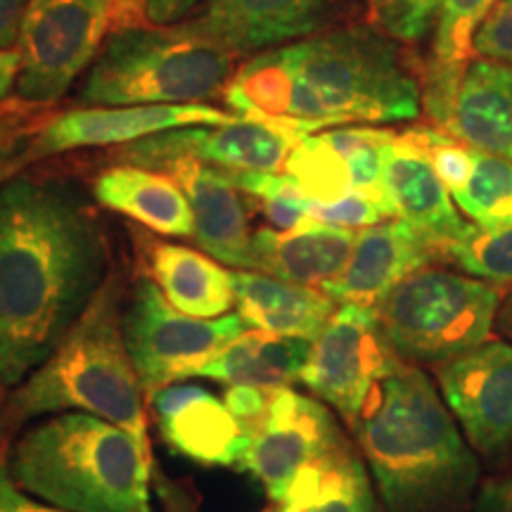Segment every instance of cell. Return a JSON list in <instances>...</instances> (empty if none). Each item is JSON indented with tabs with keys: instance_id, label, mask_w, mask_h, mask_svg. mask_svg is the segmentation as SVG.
I'll return each mask as SVG.
<instances>
[{
	"instance_id": "obj_1",
	"label": "cell",
	"mask_w": 512,
	"mask_h": 512,
	"mask_svg": "<svg viewBox=\"0 0 512 512\" xmlns=\"http://www.w3.org/2000/svg\"><path fill=\"white\" fill-rule=\"evenodd\" d=\"M98 211L67 178L0 185V389H15L60 347L112 275Z\"/></svg>"
},
{
	"instance_id": "obj_2",
	"label": "cell",
	"mask_w": 512,
	"mask_h": 512,
	"mask_svg": "<svg viewBox=\"0 0 512 512\" xmlns=\"http://www.w3.org/2000/svg\"><path fill=\"white\" fill-rule=\"evenodd\" d=\"M349 430L384 512H470L482 465L425 370L375 382Z\"/></svg>"
},
{
	"instance_id": "obj_3",
	"label": "cell",
	"mask_w": 512,
	"mask_h": 512,
	"mask_svg": "<svg viewBox=\"0 0 512 512\" xmlns=\"http://www.w3.org/2000/svg\"><path fill=\"white\" fill-rule=\"evenodd\" d=\"M285 67L283 126L311 136L323 128L413 121L422 83L399 41L373 24L342 27L278 46Z\"/></svg>"
},
{
	"instance_id": "obj_4",
	"label": "cell",
	"mask_w": 512,
	"mask_h": 512,
	"mask_svg": "<svg viewBox=\"0 0 512 512\" xmlns=\"http://www.w3.org/2000/svg\"><path fill=\"white\" fill-rule=\"evenodd\" d=\"M124 304V278L112 273L48 361L10 389L5 425L60 411L91 413L126 430L150 456L145 389L124 342Z\"/></svg>"
},
{
	"instance_id": "obj_5",
	"label": "cell",
	"mask_w": 512,
	"mask_h": 512,
	"mask_svg": "<svg viewBox=\"0 0 512 512\" xmlns=\"http://www.w3.org/2000/svg\"><path fill=\"white\" fill-rule=\"evenodd\" d=\"M3 456L19 489L55 508L152 512V456L126 430L91 413L69 411L41 422Z\"/></svg>"
},
{
	"instance_id": "obj_6",
	"label": "cell",
	"mask_w": 512,
	"mask_h": 512,
	"mask_svg": "<svg viewBox=\"0 0 512 512\" xmlns=\"http://www.w3.org/2000/svg\"><path fill=\"white\" fill-rule=\"evenodd\" d=\"M235 57L188 24L117 29L102 43L79 88L88 107L190 105L223 95Z\"/></svg>"
},
{
	"instance_id": "obj_7",
	"label": "cell",
	"mask_w": 512,
	"mask_h": 512,
	"mask_svg": "<svg viewBox=\"0 0 512 512\" xmlns=\"http://www.w3.org/2000/svg\"><path fill=\"white\" fill-rule=\"evenodd\" d=\"M505 294L489 280L422 266L384 294L373 313L403 363L434 370L489 342Z\"/></svg>"
},
{
	"instance_id": "obj_8",
	"label": "cell",
	"mask_w": 512,
	"mask_h": 512,
	"mask_svg": "<svg viewBox=\"0 0 512 512\" xmlns=\"http://www.w3.org/2000/svg\"><path fill=\"white\" fill-rule=\"evenodd\" d=\"M114 29V0H27L19 22L17 98L50 105L88 72Z\"/></svg>"
},
{
	"instance_id": "obj_9",
	"label": "cell",
	"mask_w": 512,
	"mask_h": 512,
	"mask_svg": "<svg viewBox=\"0 0 512 512\" xmlns=\"http://www.w3.org/2000/svg\"><path fill=\"white\" fill-rule=\"evenodd\" d=\"M247 330L240 313L195 318L178 311L147 275L133 283L124 304V342L145 394L176 380H188L195 368L226 349Z\"/></svg>"
},
{
	"instance_id": "obj_10",
	"label": "cell",
	"mask_w": 512,
	"mask_h": 512,
	"mask_svg": "<svg viewBox=\"0 0 512 512\" xmlns=\"http://www.w3.org/2000/svg\"><path fill=\"white\" fill-rule=\"evenodd\" d=\"M403 366L406 363L384 339L373 309L342 304L311 342L299 382L351 427L373 384Z\"/></svg>"
},
{
	"instance_id": "obj_11",
	"label": "cell",
	"mask_w": 512,
	"mask_h": 512,
	"mask_svg": "<svg viewBox=\"0 0 512 512\" xmlns=\"http://www.w3.org/2000/svg\"><path fill=\"white\" fill-rule=\"evenodd\" d=\"M432 373L477 456L489 465L512 460V344L489 339Z\"/></svg>"
},
{
	"instance_id": "obj_12",
	"label": "cell",
	"mask_w": 512,
	"mask_h": 512,
	"mask_svg": "<svg viewBox=\"0 0 512 512\" xmlns=\"http://www.w3.org/2000/svg\"><path fill=\"white\" fill-rule=\"evenodd\" d=\"M304 138L294 128L268 124V121H233L221 126H185L174 131L121 145L114 157L121 164L162 171L178 159L219 166L226 171H261L278 174L292 147Z\"/></svg>"
},
{
	"instance_id": "obj_13",
	"label": "cell",
	"mask_w": 512,
	"mask_h": 512,
	"mask_svg": "<svg viewBox=\"0 0 512 512\" xmlns=\"http://www.w3.org/2000/svg\"><path fill=\"white\" fill-rule=\"evenodd\" d=\"M344 437L328 403L280 387L273 392L264 425L252 437L245 470L264 484L273 503H280L294 477Z\"/></svg>"
},
{
	"instance_id": "obj_14",
	"label": "cell",
	"mask_w": 512,
	"mask_h": 512,
	"mask_svg": "<svg viewBox=\"0 0 512 512\" xmlns=\"http://www.w3.org/2000/svg\"><path fill=\"white\" fill-rule=\"evenodd\" d=\"M240 121L233 112L190 102V105H133V107H86L64 112L38 133L31 155H60L81 147L128 145L185 126H221Z\"/></svg>"
},
{
	"instance_id": "obj_15",
	"label": "cell",
	"mask_w": 512,
	"mask_h": 512,
	"mask_svg": "<svg viewBox=\"0 0 512 512\" xmlns=\"http://www.w3.org/2000/svg\"><path fill=\"white\" fill-rule=\"evenodd\" d=\"M157 430L178 456L207 467H242L252 437L226 401L200 384H166L147 394Z\"/></svg>"
},
{
	"instance_id": "obj_16",
	"label": "cell",
	"mask_w": 512,
	"mask_h": 512,
	"mask_svg": "<svg viewBox=\"0 0 512 512\" xmlns=\"http://www.w3.org/2000/svg\"><path fill=\"white\" fill-rule=\"evenodd\" d=\"M335 0H207L190 31L233 57L264 53L316 34Z\"/></svg>"
},
{
	"instance_id": "obj_17",
	"label": "cell",
	"mask_w": 512,
	"mask_h": 512,
	"mask_svg": "<svg viewBox=\"0 0 512 512\" xmlns=\"http://www.w3.org/2000/svg\"><path fill=\"white\" fill-rule=\"evenodd\" d=\"M434 259L432 242L418 230L401 219H387L358 230L347 268L323 292L337 304L375 309L392 287Z\"/></svg>"
},
{
	"instance_id": "obj_18",
	"label": "cell",
	"mask_w": 512,
	"mask_h": 512,
	"mask_svg": "<svg viewBox=\"0 0 512 512\" xmlns=\"http://www.w3.org/2000/svg\"><path fill=\"white\" fill-rule=\"evenodd\" d=\"M188 195L195 214V240L204 254L235 268H254V233L249 230L242 190L226 169L197 159L164 166Z\"/></svg>"
},
{
	"instance_id": "obj_19",
	"label": "cell",
	"mask_w": 512,
	"mask_h": 512,
	"mask_svg": "<svg viewBox=\"0 0 512 512\" xmlns=\"http://www.w3.org/2000/svg\"><path fill=\"white\" fill-rule=\"evenodd\" d=\"M384 197L394 219L432 242L434 252L444 242L458 238L467 228V221L453 207L451 192L434 174L432 164L406 133H396L384 162Z\"/></svg>"
},
{
	"instance_id": "obj_20",
	"label": "cell",
	"mask_w": 512,
	"mask_h": 512,
	"mask_svg": "<svg viewBox=\"0 0 512 512\" xmlns=\"http://www.w3.org/2000/svg\"><path fill=\"white\" fill-rule=\"evenodd\" d=\"M140 266L178 311L195 318H221L235 304L233 273L214 256L138 233Z\"/></svg>"
},
{
	"instance_id": "obj_21",
	"label": "cell",
	"mask_w": 512,
	"mask_h": 512,
	"mask_svg": "<svg viewBox=\"0 0 512 512\" xmlns=\"http://www.w3.org/2000/svg\"><path fill=\"white\" fill-rule=\"evenodd\" d=\"M439 131L477 152L512 159V64L470 62Z\"/></svg>"
},
{
	"instance_id": "obj_22",
	"label": "cell",
	"mask_w": 512,
	"mask_h": 512,
	"mask_svg": "<svg viewBox=\"0 0 512 512\" xmlns=\"http://www.w3.org/2000/svg\"><path fill=\"white\" fill-rule=\"evenodd\" d=\"M354 242V230L316 221L290 233L261 228L254 233V271L325 290L344 273Z\"/></svg>"
},
{
	"instance_id": "obj_23",
	"label": "cell",
	"mask_w": 512,
	"mask_h": 512,
	"mask_svg": "<svg viewBox=\"0 0 512 512\" xmlns=\"http://www.w3.org/2000/svg\"><path fill=\"white\" fill-rule=\"evenodd\" d=\"M93 195L105 209L128 216L157 235H195V214L188 195L164 171L133 164L112 166L93 181Z\"/></svg>"
},
{
	"instance_id": "obj_24",
	"label": "cell",
	"mask_w": 512,
	"mask_h": 512,
	"mask_svg": "<svg viewBox=\"0 0 512 512\" xmlns=\"http://www.w3.org/2000/svg\"><path fill=\"white\" fill-rule=\"evenodd\" d=\"M233 290L235 306L247 328L273 335L313 342L337 311V302L328 292L259 271H235Z\"/></svg>"
},
{
	"instance_id": "obj_25",
	"label": "cell",
	"mask_w": 512,
	"mask_h": 512,
	"mask_svg": "<svg viewBox=\"0 0 512 512\" xmlns=\"http://www.w3.org/2000/svg\"><path fill=\"white\" fill-rule=\"evenodd\" d=\"M278 512H380L366 460L344 437L294 477Z\"/></svg>"
},
{
	"instance_id": "obj_26",
	"label": "cell",
	"mask_w": 512,
	"mask_h": 512,
	"mask_svg": "<svg viewBox=\"0 0 512 512\" xmlns=\"http://www.w3.org/2000/svg\"><path fill=\"white\" fill-rule=\"evenodd\" d=\"M496 0H441L434 17L432 55L422 81V107L427 117L439 128L451 112L453 98L470 67L472 41L484 17Z\"/></svg>"
},
{
	"instance_id": "obj_27",
	"label": "cell",
	"mask_w": 512,
	"mask_h": 512,
	"mask_svg": "<svg viewBox=\"0 0 512 512\" xmlns=\"http://www.w3.org/2000/svg\"><path fill=\"white\" fill-rule=\"evenodd\" d=\"M309 351V339L283 337L264 330H245L226 349H221L207 363L192 370L190 377H209V380L223 382L228 387L233 384L261 389L290 387L302 377Z\"/></svg>"
},
{
	"instance_id": "obj_28",
	"label": "cell",
	"mask_w": 512,
	"mask_h": 512,
	"mask_svg": "<svg viewBox=\"0 0 512 512\" xmlns=\"http://www.w3.org/2000/svg\"><path fill=\"white\" fill-rule=\"evenodd\" d=\"M453 202L472 226L498 230L512 226V159L475 150V166L467 183L453 192Z\"/></svg>"
},
{
	"instance_id": "obj_29",
	"label": "cell",
	"mask_w": 512,
	"mask_h": 512,
	"mask_svg": "<svg viewBox=\"0 0 512 512\" xmlns=\"http://www.w3.org/2000/svg\"><path fill=\"white\" fill-rule=\"evenodd\" d=\"M285 174L299 185L306 200L332 202L354 192L347 159L328 143L325 133H311L292 147Z\"/></svg>"
},
{
	"instance_id": "obj_30",
	"label": "cell",
	"mask_w": 512,
	"mask_h": 512,
	"mask_svg": "<svg viewBox=\"0 0 512 512\" xmlns=\"http://www.w3.org/2000/svg\"><path fill=\"white\" fill-rule=\"evenodd\" d=\"M437 259L453 264L472 278L512 285V226L482 230L467 223L458 238L437 247Z\"/></svg>"
},
{
	"instance_id": "obj_31",
	"label": "cell",
	"mask_w": 512,
	"mask_h": 512,
	"mask_svg": "<svg viewBox=\"0 0 512 512\" xmlns=\"http://www.w3.org/2000/svg\"><path fill=\"white\" fill-rule=\"evenodd\" d=\"M403 133L420 147L422 155L432 164L434 174L439 176V181L446 185L451 195L463 188L472 174V166H475L472 147L458 143L456 138L446 136L434 126H413Z\"/></svg>"
},
{
	"instance_id": "obj_32",
	"label": "cell",
	"mask_w": 512,
	"mask_h": 512,
	"mask_svg": "<svg viewBox=\"0 0 512 512\" xmlns=\"http://www.w3.org/2000/svg\"><path fill=\"white\" fill-rule=\"evenodd\" d=\"M441 0H368L375 29L399 43H418L432 29Z\"/></svg>"
},
{
	"instance_id": "obj_33",
	"label": "cell",
	"mask_w": 512,
	"mask_h": 512,
	"mask_svg": "<svg viewBox=\"0 0 512 512\" xmlns=\"http://www.w3.org/2000/svg\"><path fill=\"white\" fill-rule=\"evenodd\" d=\"M306 211H309V219L323 226L332 228H368L375 223H382L389 216V211L382 207L380 202L370 200V197L361 195V192H349V195L339 197L332 202H318V200H306Z\"/></svg>"
},
{
	"instance_id": "obj_34",
	"label": "cell",
	"mask_w": 512,
	"mask_h": 512,
	"mask_svg": "<svg viewBox=\"0 0 512 512\" xmlns=\"http://www.w3.org/2000/svg\"><path fill=\"white\" fill-rule=\"evenodd\" d=\"M477 60L512 64V0H496L472 41Z\"/></svg>"
},
{
	"instance_id": "obj_35",
	"label": "cell",
	"mask_w": 512,
	"mask_h": 512,
	"mask_svg": "<svg viewBox=\"0 0 512 512\" xmlns=\"http://www.w3.org/2000/svg\"><path fill=\"white\" fill-rule=\"evenodd\" d=\"M275 389H261V387H247V384H233L223 394L228 411L238 418V422L245 427L249 437H254L259 432V427L264 425L268 406H271Z\"/></svg>"
},
{
	"instance_id": "obj_36",
	"label": "cell",
	"mask_w": 512,
	"mask_h": 512,
	"mask_svg": "<svg viewBox=\"0 0 512 512\" xmlns=\"http://www.w3.org/2000/svg\"><path fill=\"white\" fill-rule=\"evenodd\" d=\"M470 512H512V472L484 477Z\"/></svg>"
},
{
	"instance_id": "obj_37",
	"label": "cell",
	"mask_w": 512,
	"mask_h": 512,
	"mask_svg": "<svg viewBox=\"0 0 512 512\" xmlns=\"http://www.w3.org/2000/svg\"><path fill=\"white\" fill-rule=\"evenodd\" d=\"M0 512H69L55 505L38 503L34 498L24 496L15 479H12L5 460H0Z\"/></svg>"
},
{
	"instance_id": "obj_38",
	"label": "cell",
	"mask_w": 512,
	"mask_h": 512,
	"mask_svg": "<svg viewBox=\"0 0 512 512\" xmlns=\"http://www.w3.org/2000/svg\"><path fill=\"white\" fill-rule=\"evenodd\" d=\"M202 0H145V24L152 27H174L185 22V17Z\"/></svg>"
},
{
	"instance_id": "obj_39",
	"label": "cell",
	"mask_w": 512,
	"mask_h": 512,
	"mask_svg": "<svg viewBox=\"0 0 512 512\" xmlns=\"http://www.w3.org/2000/svg\"><path fill=\"white\" fill-rule=\"evenodd\" d=\"M24 5L27 0H0V48H17Z\"/></svg>"
},
{
	"instance_id": "obj_40",
	"label": "cell",
	"mask_w": 512,
	"mask_h": 512,
	"mask_svg": "<svg viewBox=\"0 0 512 512\" xmlns=\"http://www.w3.org/2000/svg\"><path fill=\"white\" fill-rule=\"evenodd\" d=\"M145 24V0H114V29Z\"/></svg>"
},
{
	"instance_id": "obj_41",
	"label": "cell",
	"mask_w": 512,
	"mask_h": 512,
	"mask_svg": "<svg viewBox=\"0 0 512 512\" xmlns=\"http://www.w3.org/2000/svg\"><path fill=\"white\" fill-rule=\"evenodd\" d=\"M19 50L17 48H0V100H5L15 88L19 76Z\"/></svg>"
},
{
	"instance_id": "obj_42",
	"label": "cell",
	"mask_w": 512,
	"mask_h": 512,
	"mask_svg": "<svg viewBox=\"0 0 512 512\" xmlns=\"http://www.w3.org/2000/svg\"><path fill=\"white\" fill-rule=\"evenodd\" d=\"M496 330L501 332V335H503L505 339H510V344H512V292L505 294L501 309H498Z\"/></svg>"
},
{
	"instance_id": "obj_43",
	"label": "cell",
	"mask_w": 512,
	"mask_h": 512,
	"mask_svg": "<svg viewBox=\"0 0 512 512\" xmlns=\"http://www.w3.org/2000/svg\"><path fill=\"white\" fill-rule=\"evenodd\" d=\"M12 128L10 121L0 119V166H5L12 159V147H15V138H12Z\"/></svg>"
},
{
	"instance_id": "obj_44",
	"label": "cell",
	"mask_w": 512,
	"mask_h": 512,
	"mask_svg": "<svg viewBox=\"0 0 512 512\" xmlns=\"http://www.w3.org/2000/svg\"><path fill=\"white\" fill-rule=\"evenodd\" d=\"M5 427V420H3V403H0V432H3Z\"/></svg>"
},
{
	"instance_id": "obj_45",
	"label": "cell",
	"mask_w": 512,
	"mask_h": 512,
	"mask_svg": "<svg viewBox=\"0 0 512 512\" xmlns=\"http://www.w3.org/2000/svg\"><path fill=\"white\" fill-rule=\"evenodd\" d=\"M273 512H278V510H273Z\"/></svg>"
}]
</instances>
